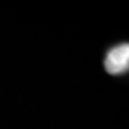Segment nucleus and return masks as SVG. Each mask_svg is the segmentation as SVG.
Wrapping results in <instances>:
<instances>
[{"instance_id": "1", "label": "nucleus", "mask_w": 129, "mask_h": 129, "mask_svg": "<svg viewBox=\"0 0 129 129\" xmlns=\"http://www.w3.org/2000/svg\"><path fill=\"white\" fill-rule=\"evenodd\" d=\"M104 66L111 75H119L128 71L129 67V45L121 44L112 48L105 57Z\"/></svg>"}]
</instances>
